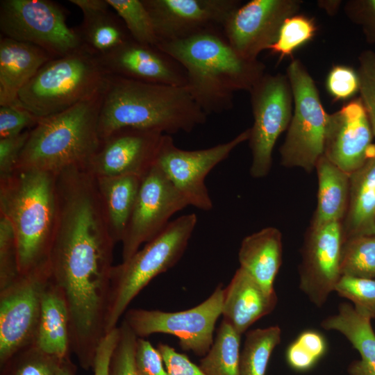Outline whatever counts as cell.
Instances as JSON below:
<instances>
[{
    "label": "cell",
    "mask_w": 375,
    "mask_h": 375,
    "mask_svg": "<svg viewBox=\"0 0 375 375\" xmlns=\"http://www.w3.org/2000/svg\"><path fill=\"white\" fill-rule=\"evenodd\" d=\"M57 218L49 256L50 280L61 291L69 314L71 352L93 369L106 335L113 240L95 177L81 168L56 176Z\"/></svg>",
    "instance_id": "obj_1"
},
{
    "label": "cell",
    "mask_w": 375,
    "mask_h": 375,
    "mask_svg": "<svg viewBox=\"0 0 375 375\" xmlns=\"http://www.w3.org/2000/svg\"><path fill=\"white\" fill-rule=\"evenodd\" d=\"M156 47L184 68L186 87L207 115L232 109L235 92H249L265 74V64L237 53L219 28Z\"/></svg>",
    "instance_id": "obj_2"
},
{
    "label": "cell",
    "mask_w": 375,
    "mask_h": 375,
    "mask_svg": "<svg viewBox=\"0 0 375 375\" xmlns=\"http://www.w3.org/2000/svg\"><path fill=\"white\" fill-rule=\"evenodd\" d=\"M207 115L186 86L140 82L108 74L99 117L101 140L123 128L163 134L191 132Z\"/></svg>",
    "instance_id": "obj_3"
},
{
    "label": "cell",
    "mask_w": 375,
    "mask_h": 375,
    "mask_svg": "<svg viewBox=\"0 0 375 375\" xmlns=\"http://www.w3.org/2000/svg\"><path fill=\"white\" fill-rule=\"evenodd\" d=\"M56 174L16 168L0 180V215L15 235L19 274L49 264L57 218Z\"/></svg>",
    "instance_id": "obj_4"
},
{
    "label": "cell",
    "mask_w": 375,
    "mask_h": 375,
    "mask_svg": "<svg viewBox=\"0 0 375 375\" xmlns=\"http://www.w3.org/2000/svg\"><path fill=\"white\" fill-rule=\"evenodd\" d=\"M102 94L40 119L29 131L16 168L56 174L72 167H85L101 142L98 124Z\"/></svg>",
    "instance_id": "obj_5"
},
{
    "label": "cell",
    "mask_w": 375,
    "mask_h": 375,
    "mask_svg": "<svg viewBox=\"0 0 375 375\" xmlns=\"http://www.w3.org/2000/svg\"><path fill=\"white\" fill-rule=\"evenodd\" d=\"M108 76L98 57L83 47L44 65L20 90L18 102L47 117L101 93Z\"/></svg>",
    "instance_id": "obj_6"
},
{
    "label": "cell",
    "mask_w": 375,
    "mask_h": 375,
    "mask_svg": "<svg viewBox=\"0 0 375 375\" xmlns=\"http://www.w3.org/2000/svg\"><path fill=\"white\" fill-rule=\"evenodd\" d=\"M197 222L194 213L178 217L131 258L112 267L106 334L117 326L120 317L140 292L181 259Z\"/></svg>",
    "instance_id": "obj_7"
},
{
    "label": "cell",
    "mask_w": 375,
    "mask_h": 375,
    "mask_svg": "<svg viewBox=\"0 0 375 375\" xmlns=\"http://www.w3.org/2000/svg\"><path fill=\"white\" fill-rule=\"evenodd\" d=\"M286 76L292 89L294 112L280 148L281 165L311 172L324 155L328 114L312 78L299 60H292Z\"/></svg>",
    "instance_id": "obj_8"
},
{
    "label": "cell",
    "mask_w": 375,
    "mask_h": 375,
    "mask_svg": "<svg viewBox=\"0 0 375 375\" xmlns=\"http://www.w3.org/2000/svg\"><path fill=\"white\" fill-rule=\"evenodd\" d=\"M1 35L37 46L53 58L83 47L76 28L67 24V14L49 0L0 1Z\"/></svg>",
    "instance_id": "obj_9"
},
{
    "label": "cell",
    "mask_w": 375,
    "mask_h": 375,
    "mask_svg": "<svg viewBox=\"0 0 375 375\" xmlns=\"http://www.w3.org/2000/svg\"><path fill=\"white\" fill-rule=\"evenodd\" d=\"M223 299V285L219 283L208 298L194 308L178 312L132 308L125 312L124 321L138 338L154 333L173 335L183 351L203 357L213 343Z\"/></svg>",
    "instance_id": "obj_10"
},
{
    "label": "cell",
    "mask_w": 375,
    "mask_h": 375,
    "mask_svg": "<svg viewBox=\"0 0 375 375\" xmlns=\"http://www.w3.org/2000/svg\"><path fill=\"white\" fill-rule=\"evenodd\" d=\"M249 93L253 117L248 140L252 155L250 174L258 178L271 169L276 142L292 119L293 96L287 76L281 74H265Z\"/></svg>",
    "instance_id": "obj_11"
},
{
    "label": "cell",
    "mask_w": 375,
    "mask_h": 375,
    "mask_svg": "<svg viewBox=\"0 0 375 375\" xmlns=\"http://www.w3.org/2000/svg\"><path fill=\"white\" fill-rule=\"evenodd\" d=\"M49 264L18 277L0 290V366L35 344Z\"/></svg>",
    "instance_id": "obj_12"
},
{
    "label": "cell",
    "mask_w": 375,
    "mask_h": 375,
    "mask_svg": "<svg viewBox=\"0 0 375 375\" xmlns=\"http://www.w3.org/2000/svg\"><path fill=\"white\" fill-rule=\"evenodd\" d=\"M248 128L226 142L199 150L179 149L169 135L164 134L156 156L157 165L182 194L189 206L202 210L212 208L205 184L208 174L224 160L238 145L247 141Z\"/></svg>",
    "instance_id": "obj_13"
},
{
    "label": "cell",
    "mask_w": 375,
    "mask_h": 375,
    "mask_svg": "<svg viewBox=\"0 0 375 375\" xmlns=\"http://www.w3.org/2000/svg\"><path fill=\"white\" fill-rule=\"evenodd\" d=\"M189 206L155 164L142 176L137 199L122 240V261L158 235L172 215Z\"/></svg>",
    "instance_id": "obj_14"
},
{
    "label": "cell",
    "mask_w": 375,
    "mask_h": 375,
    "mask_svg": "<svg viewBox=\"0 0 375 375\" xmlns=\"http://www.w3.org/2000/svg\"><path fill=\"white\" fill-rule=\"evenodd\" d=\"M299 0H251L240 5L222 26L223 34L240 56L258 60L276 41L284 22L297 15Z\"/></svg>",
    "instance_id": "obj_15"
},
{
    "label": "cell",
    "mask_w": 375,
    "mask_h": 375,
    "mask_svg": "<svg viewBox=\"0 0 375 375\" xmlns=\"http://www.w3.org/2000/svg\"><path fill=\"white\" fill-rule=\"evenodd\" d=\"M343 243L340 222L310 226L306 233L299 269V288L317 307L326 302L341 276Z\"/></svg>",
    "instance_id": "obj_16"
},
{
    "label": "cell",
    "mask_w": 375,
    "mask_h": 375,
    "mask_svg": "<svg viewBox=\"0 0 375 375\" xmlns=\"http://www.w3.org/2000/svg\"><path fill=\"white\" fill-rule=\"evenodd\" d=\"M154 26L158 43L188 38L222 26L241 5L238 0H142Z\"/></svg>",
    "instance_id": "obj_17"
},
{
    "label": "cell",
    "mask_w": 375,
    "mask_h": 375,
    "mask_svg": "<svg viewBox=\"0 0 375 375\" xmlns=\"http://www.w3.org/2000/svg\"><path fill=\"white\" fill-rule=\"evenodd\" d=\"M163 133L136 128L116 131L101 140L85 167L94 176L142 177L155 164Z\"/></svg>",
    "instance_id": "obj_18"
},
{
    "label": "cell",
    "mask_w": 375,
    "mask_h": 375,
    "mask_svg": "<svg viewBox=\"0 0 375 375\" xmlns=\"http://www.w3.org/2000/svg\"><path fill=\"white\" fill-rule=\"evenodd\" d=\"M373 135L360 99H354L328 114L324 156L350 175L375 153Z\"/></svg>",
    "instance_id": "obj_19"
},
{
    "label": "cell",
    "mask_w": 375,
    "mask_h": 375,
    "mask_svg": "<svg viewBox=\"0 0 375 375\" xmlns=\"http://www.w3.org/2000/svg\"><path fill=\"white\" fill-rule=\"evenodd\" d=\"M98 58L110 75L148 83L187 85L185 71L178 62L156 46L132 38Z\"/></svg>",
    "instance_id": "obj_20"
},
{
    "label": "cell",
    "mask_w": 375,
    "mask_h": 375,
    "mask_svg": "<svg viewBox=\"0 0 375 375\" xmlns=\"http://www.w3.org/2000/svg\"><path fill=\"white\" fill-rule=\"evenodd\" d=\"M277 301L275 290L265 289L239 267L224 288L222 315L242 335L258 319L271 313Z\"/></svg>",
    "instance_id": "obj_21"
},
{
    "label": "cell",
    "mask_w": 375,
    "mask_h": 375,
    "mask_svg": "<svg viewBox=\"0 0 375 375\" xmlns=\"http://www.w3.org/2000/svg\"><path fill=\"white\" fill-rule=\"evenodd\" d=\"M53 58L37 46L1 35L0 106L19 103L20 90Z\"/></svg>",
    "instance_id": "obj_22"
},
{
    "label": "cell",
    "mask_w": 375,
    "mask_h": 375,
    "mask_svg": "<svg viewBox=\"0 0 375 375\" xmlns=\"http://www.w3.org/2000/svg\"><path fill=\"white\" fill-rule=\"evenodd\" d=\"M371 319L358 312L349 303H342L338 312L321 322L322 327L343 335L359 353L360 358L348 366L349 375H375V332Z\"/></svg>",
    "instance_id": "obj_23"
},
{
    "label": "cell",
    "mask_w": 375,
    "mask_h": 375,
    "mask_svg": "<svg viewBox=\"0 0 375 375\" xmlns=\"http://www.w3.org/2000/svg\"><path fill=\"white\" fill-rule=\"evenodd\" d=\"M345 240L375 235V153L349 176V199L342 222Z\"/></svg>",
    "instance_id": "obj_24"
},
{
    "label": "cell",
    "mask_w": 375,
    "mask_h": 375,
    "mask_svg": "<svg viewBox=\"0 0 375 375\" xmlns=\"http://www.w3.org/2000/svg\"><path fill=\"white\" fill-rule=\"evenodd\" d=\"M282 256V234L272 226L245 237L238 251L240 267L268 290H274V282Z\"/></svg>",
    "instance_id": "obj_25"
},
{
    "label": "cell",
    "mask_w": 375,
    "mask_h": 375,
    "mask_svg": "<svg viewBox=\"0 0 375 375\" xmlns=\"http://www.w3.org/2000/svg\"><path fill=\"white\" fill-rule=\"evenodd\" d=\"M34 345L60 360L70 357L69 314L66 301L60 289L51 280L43 293Z\"/></svg>",
    "instance_id": "obj_26"
},
{
    "label": "cell",
    "mask_w": 375,
    "mask_h": 375,
    "mask_svg": "<svg viewBox=\"0 0 375 375\" xmlns=\"http://www.w3.org/2000/svg\"><path fill=\"white\" fill-rule=\"evenodd\" d=\"M142 178L132 174L95 177L106 222L115 243L122 240Z\"/></svg>",
    "instance_id": "obj_27"
},
{
    "label": "cell",
    "mask_w": 375,
    "mask_h": 375,
    "mask_svg": "<svg viewBox=\"0 0 375 375\" xmlns=\"http://www.w3.org/2000/svg\"><path fill=\"white\" fill-rule=\"evenodd\" d=\"M315 169L318 178L317 205L311 226L342 222L349 199V174L331 162L324 155Z\"/></svg>",
    "instance_id": "obj_28"
},
{
    "label": "cell",
    "mask_w": 375,
    "mask_h": 375,
    "mask_svg": "<svg viewBox=\"0 0 375 375\" xmlns=\"http://www.w3.org/2000/svg\"><path fill=\"white\" fill-rule=\"evenodd\" d=\"M110 9L83 15V22L76 28L83 47L97 57L131 38L122 20Z\"/></svg>",
    "instance_id": "obj_29"
},
{
    "label": "cell",
    "mask_w": 375,
    "mask_h": 375,
    "mask_svg": "<svg viewBox=\"0 0 375 375\" xmlns=\"http://www.w3.org/2000/svg\"><path fill=\"white\" fill-rule=\"evenodd\" d=\"M240 338L235 328L222 319L213 343L199 365L205 375H240Z\"/></svg>",
    "instance_id": "obj_30"
},
{
    "label": "cell",
    "mask_w": 375,
    "mask_h": 375,
    "mask_svg": "<svg viewBox=\"0 0 375 375\" xmlns=\"http://www.w3.org/2000/svg\"><path fill=\"white\" fill-rule=\"evenodd\" d=\"M281 340L277 326L256 328L246 333L240 356V375H265L270 357Z\"/></svg>",
    "instance_id": "obj_31"
},
{
    "label": "cell",
    "mask_w": 375,
    "mask_h": 375,
    "mask_svg": "<svg viewBox=\"0 0 375 375\" xmlns=\"http://www.w3.org/2000/svg\"><path fill=\"white\" fill-rule=\"evenodd\" d=\"M340 274L375 279V235L358 236L344 241Z\"/></svg>",
    "instance_id": "obj_32"
},
{
    "label": "cell",
    "mask_w": 375,
    "mask_h": 375,
    "mask_svg": "<svg viewBox=\"0 0 375 375\" xmlns=\"http://www.w3.org/2000/svg\"><path fill=\"white\" fill-rule=\"evenodd\" d=\"M124 22L131 38L147 45L156 46L158 38L151 17L142 0H106Z\"/></svg>",
    "instance_id": "obj_33"
},
{
    "label": "cell",
    "mask_w": 375,
    "mask_h": 375,
    "mask_svg": "<svg viewBox=\"0 0 375 375\" xmlns=\"http://www.w3.org/2000/svg\"><path fill=\"white\" fill-rule=\"evenodd\" d=\"M62 360L31 345L1 365V375H56Z\"/></svg>",
    "instance_id": "obj_34"
},
{
    "label": "cell",
    "mask_w": 375,
    "mask_h": 375,
    "mask_svg": "<svg viewBox=\"0 0 375 375\" xmlns=\"http://www.w3.org/2000/svg\"><path fill=\"white\" fill-rule=\"evenodd\" d=\"M316 29L312 19L303 15H294L284 22L276 41L268 49L282 60L310 40Z\"/></svg>",
    "instance_id": "obj_35"
},
{
    "label": "cell",
    "mask_w": 375,
    "mask_h": 375,
    "mask_svg": "<svg viewBox=\"0 0 375 375\" xmlns=\"http://www.w3.org/2000/svg\"><path fill=\"white\" fill-rule=\"evenodd\" d=\"M326 351V342L320 333L305 331L288 347L286 360L293 369L305 372L311 369Z\"/></svg>",
    "instance_id": "obj_36"
},
{
    "label": "cell",
    "mask_w": 375,
    "mask_h": 375,
    "mask_svg": "<svg viewBox=\"0 0 375 375\" xmlns=\"http://www.w3.org/2000/svg\"><path fill=\"white\" fill-rule=\"evenodd\" d=\"M334 291L351 301L360 314L375 318V279L341 276Z\"/></svg>",
    "instance_id": "obj_37"
},
{
    "label": "cell",
    "mask_w": 375,
    "mask_h": 375,
    "mask_svg": "<svg viewBox=\"0 0 375 375\" xmlns=\"http://www.w3.org/2000/svg\"><path fill=\"white\" fill-rule=\"evenodd\" d=\"M19 275L15 235L10 222L0 215V290Z\"/></svg>",
    "instance_id": "obj_38"
},
{
    "label": "cell",
    "mask_w": 375,
    "mask_h": 375,
    "mask_svg": "<svg viewBox=\"0 0 375 375\" xmlns=\"http://www.w3.org/2000/svg\"><path fill=\"white\" fill-rule=\"evenodd\" d=\"M357 71L360 100L368 116L375 136V52L365 51L358 58Z\"/></svg>",
    "instance_id": "obj_39"
},
{
    "label": "cell",
    "mask_w": 375,
    "mask_h": 375,
    "mask_svg": "<svg viewBox=\"0 0 375 375\" xmlns=\"http://www.w3.org/2000/svg\"><path fill=\"white\" fill-rule=\"evenodd\" d=\"M137 340L138 337L123 321L110 359V375H137L134 362Z\"/></svg>",
    "instance_id": "obj_40"
},
{
    "label": "cell",
    "mask_w": 375,
    "mask_h": 375,
    "mask_svg": "<svg viewBox=\"0 0 375 375\" xmlns=\"http://www.w3.org/2000/svg\"><path fill=\"white\" fill-rule=\"evenodd\" d=\"M40 120L20 103L0 106V139L31 130Z\"/></svg>",
    "instance_id": "obj_41"
},
{
    "label": "cell",
    "mask_w": 375,
    "mask_h": 375,
    "mask_svg": "<svg viewBox=\"0 0 375 375\" xmlns=\"http://www.w3.org/2000/svg\"><path fill=\"white\" fill-rule=\"evenodd\" d=\"M134 362L137 375H168L157 348L142 338H138Z\"/></svg>",
    "instance_id": "obj_42"
},
{
    "label": "cell",
    "mask_w": 375,
    "mask_h": 375,
    "mask_svg": "<svg viewBox=\"0 0 375 375\" xmlns=\"http://www.w3.org/2000/svg\"><path fill=\"white\" fill-rule=\"evenodd\" d=\"M326 87L331 96L337 100L349 98L358 91V74L351 67L335 66L328 75Z\"/></svg>",
    "instance_id": "obj_43"
},
{
    "label": "cell",
    "mask_w": 375,
    "mask_h": 375,
    "mask_svg": "<svg viewBox=\"0 0 375 375\" xmlns=\"http://www.w3.org/2000/svg\"><path fill=\"white\" fill-rule=\"evenodd\" d=\"M29 131L0 139V180L8 177L14 172L28 140Z\"/></svg>",
    "instance_id": "obj_44"
},
{
    "label": "cell",
    "mask_w": 375,
    "mask_h": 375,
    "mask_svg": "<svg viewBox=\"0 0 375 375\" xmlns=\"http://www.w3.org/2000/svg\"><path fill=\"white\" fill-rule=\"evenodd\" d=\"M346 12L351 20L362 28L369 43H375V0L350 1Z\"/></svg>",
    "instance_id": "obj_45"
},
{
    "label": "cell",
    "mask_w": 375,
    "mask_h": 375,
    "mask_svg": "<svg viewBox=\"0 0 375 375\" xmlns=\"http://www.w3.org/2000/svg\"><path fill=\"white\" fill-rule=\"evenodd\" d=\"M157 349L161 354L168 375H205L199 365L193 363L185 354L172 347L158 343Z\"/></svg>",
    "instance_id": "obj_46"
},
{
    "label": "cell",
    "mask_w": 375,
    "mask_h": 375,
    "mask_svg": "<svg viewBox=\"0 0 375 375\" xmlns=\"http://www.w3.org/2000/svg\"><path fill=\"white\" fill-rule=\"evenodd\" d=\"M119 336V326H117L108 332L101 340L94 359V375H110V359Z\"/></svg>",
    "instance_id": "obj_47"
},
{
    "label": "cell",
    "mask_w": 375,
    "mask_h": 375,
    "mask_svg": "<svg viewBox=\"0 0 375 375\" xmlns=\"http://www.w3.org/2000/svg\"><path fill=\"white\" fill-rule=\"evenodd\" d=\"M76 367L69 358L62 360L56 375H76Z\"/></svg>",
    "instance_id": "obj_48"
}]
</instances>
